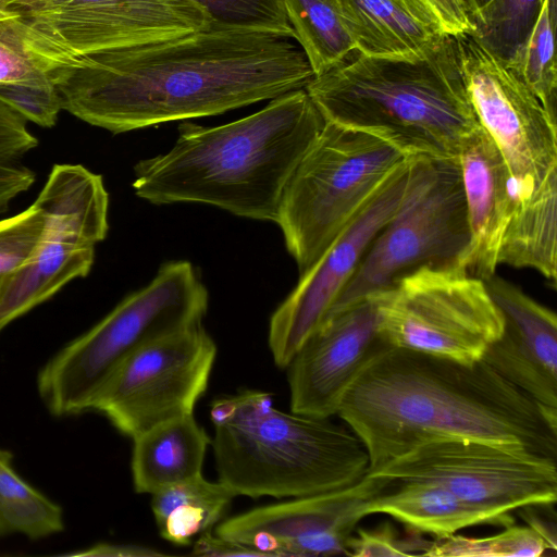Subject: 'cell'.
Segmentation results:
<instances>
[{
	"label": "cell",
	"mask_w": 557,
	"mask_h": 557,
	"mask_svg": "<svg viewBox=\"0 0 557 557\" xmlns=\"http://www.w3.org/2000/svg\"><path fill=\"white\" fill-rule=\"evenodd\" d=\"M63 528L61 507L25 482L12 467L11 453L0 449V535L38 540Z\"/></svg>",
	"instance_id": "obj_25"
},
{
	"label": "cell",
	"mask_w": 557,
	"mask_h": 557,
	"mask_svg": "<svg viewBox=\"0 0 557 557\" xmlns=\"http://www.w3.org/2000/svg\"><path fill=\"white\" fill-rule=\"evenodd\" d=\"M375 294L392 347L473 362L503 330L485 281L459 264L420 268Z\"/></svg>",
	"instance_id": "obj_10"
},
{
	"label": "cell",
	"mask_w": 557,
	"mask_h": 557,
	"mask_svg": "<svg viewBox=\"0 0 557 557\" xmlns=\"http://www.w3.org/2000/svg\"><path fill=\"white\" fill-rule=\"evenodd\" d=\"M336 416L364 444L369 472L442 440L557 459V409L540 404L483 360L462 362L392 347L358 376Z\"/></svg>",
	"instance_id": "obj_2"
},
{
	"label": "cell",
	"mask_w": 557,
	"mask_h": 557,
	"mask_svg": "<svg viewBox=\"0 0 557 557\" xmlns=\"http://www.w3.org/2000/svg\"><path fill=\"white\" fill-rule=\"evenodd\" d=\"M294 39L314 76L343 63L355 51L339 0H283Z\"/></svg>",
	"instance_id": "obj_24"
},
{
	"label": "cell",
	"mask_w": 557,
	"mask_h": 557,
	"mask_svg": "<svg viewBox=\"0 0 557 557\" xmlns=\"http://www.w3.org/2000/svg\"><path fill=\"white\" fill-rule=\"evenodd\" d=\"M234 493L219 480L202 474L152 494L151 509L160 535L176 545H189L211 531L230 507Z\"/></svg>",
	"instance_id": "obj_23"
},
{
	"label": "cell",
	"mask_w": 557,
	"mask_h": 557,
	"mask_svg": "<svg viewBox=\"0 0 557 557\" xmlns=\"http://www.w3.org/2000/svg\"><path fill=\"white\" fill-rule=\"evenodd\" d=\"M211 27L271 33L294 39L283 0H193Z\"/></svg>",
	"instance_id": "obj_29"
},
{
	"label": "cell",
	"mask_w": 557,
	"mask_h": 557,
	"mask_svg": "<svg viewBox=\"0 0 557 557\" xmlns=\"http://www.w3.org/2000/svg\"><path fill=\"white\" fill-rule=\"evenodd\" d=\"M210 418L219 481L235 496H309L369 472L368 450L346 423L281 411L265 392L215 399Z\"/></svg>",
	"instance_id": "obj_5"
},
{
	"label": "cell",
	"mask_w": 557,
	"mask_h": 557,
	"mask_svg": "<svg viewBox=\"0 0 557 557\" xmlns=\"http://www.w3.org/2000/svg\"><path fill=\"white\" fill-rule=\"evenodd\" d=\"M389 480L368 473L345 488L239 513L220 522L214 533L258 549L265 557L348 555L349 537L368 516L370 502Z\"/></svg>",
	"instance_id": "obj_14"
},
{
	"label": "cell",
	"mask_w": 557,
	"mask_h": 557,
	"mask_svg": "<svg viewBox=\"0 0 557 557\" xmlns=\"http://www.w3.org/2000/svg\"><path fill=\"white\" fill-rule=\"evenodd\" d=\"M429 27L451 36L473 28L469 0H395Z\"/></svg>",
	"instance_id": "obj_33"
},
{
	"label": "cell",
	"mask_w": 557,
	"mask_h": 557,
	"mask_svg": "<svg viewBox=\"0 0 557 557\" xmlns=\"http://www.w3.org/2000/svg\"><path fill=\"white\" fill-rule=\"evenodd\" d=\"M193 555L196 556H263L258 549L244 545L239 542L216 535L214 532L207 531L198 536L194 542Z\"/></svg>",
	"instance_id": "obj_36"
},
{
	"label": "cell",
	"mask_w": 557,
	"mask_h": 557,
	"mask_svg": "<svg viewBox=\"0 0 557 557\" xmlns=\"http://www.w3.org/2000/svg\"><path fill=\"white\" fill-rule=\"evenodd\" d=\"M470 242L459 159L412 157L399 209L374 237L331 309L386 289L423 267L465 268Z\"/></svg>",
	"instance_id": "obj_8"
},
{
	"label": "cell",
	"mask_w": 557,
	"mask_h": 557,
	"mask_svg": "<svg viewBox=\"0 0 557 557\" xmlns=\"http://www.w3.org/2000/svg\"><path fill=\"white\" fill-rule=\"evenodd\" d=\"M469 1H470L471 11H472V20H473L474 15L482 8H484L488 3L490 0H469Z\"/></svg>",
	"instance_id": "obj_39"
},
{
	"label": "cell",
	"mask_w": 557,
	"mask_h": 557,
	"mask_svg": "<svg viewBox=\"0 0 557 557\" xmlns=\"http://www.w3.org/2000/svg\"><path fill=\"white\" fill-rule=\"evenodd\" d=\"M546 550L544 540L529 525H508L485 537L448 535L432 541L423 556L431 557H539Z\"/></svg>",
	"instance_id": "obj_28"
},
{
	"label": "cell",
	"mask_w": 557,
	"mask_h": 557,
	"mask_svg": "<svg viewBox=\"0 0 557 557\" xmlns=\"http://www.w3.org/2000/svg\"><path fill=\"white\" fill-rule=\"evenodd\" d=\"M458 159L471 234L465 268L485 281L499 265L513 208L511 178L496 144L481 125L465 139Z\"/></svg>",
	"instance_id": "obj_18"
},
{
	"label": "cell",
	"mask_w": 557,
	"mask_h": 557,
	"mask_svg": "<svg viewBox=\"0 0 557 557\" xmlns=\"http://www.w3.org/2000/svg\"><path fill=\"white\" fill-rule=\"evenodd\" d=\"M411 160L387 178L271 315L268 343L277 367L287 368L334 305L374 237L399 209L410 183Z\"/></svg>",
	"instance_id": "obj_15"
},
{
	"label": "cell",
	"mask_w": 557,
	"mask_h": 557,
	"mask_svg": "<svg viewBox=\"0 0 557 557\" xmlns=\"http://www.w3.org/2000/svg\"><path fill=\"white\" fill-rule=\"evenodd\" d=\"M486 287L503 330L481 360L540 404L557 409V318L509 281L494 274Z\"/></svg>",
	"instance_id": "obj_17"
},
{
	"label": "cell",
	"mask_w": 557,
	"mask_h": 557,
	"mask_svg": "<svg viewBox=\"0 0 557 557\" xmlns=\"http://www.w3.org/2000/svg\"><path fill=\"white\" fill-rule=\"evenodd\" d=\"M37 145L27 121L0 99V165L20 161Z\"/></svg>",
	"instance_id": "obj_35"
},
{
	"label": "cell",
	"mask_w": 557,
	"mask_h": 557,
	"mask_svg": "<svg viewBox=\"0 0 557 557\" xmlns=\"http://www.w3.org/2000/svg\"><path fill=\"white\" fill-rule=\"evenodd\" d=\"M216 345L201 321L137 350L109 379L91 410L134 438L162 422L193 414L208 387Z\"/></svg>",
	"instance_id": "obj_12"
},
{
	"label": "cell",
	"mask_w": 557,
	"mask_h": 557,
	"mask_svg": "<svg viewBox=\"0 0 557 557\" xmlns=\"http://www.w3.org/2000/svg\"><path fill=\"white\" fill-rule=\"evenodd\" d=\"M34 202L44 212V231L32 256L0 282V331L86 276L109 231L102 176L81 164H55Z\"/></svg>",
	"instance_id": "obj_9"
},
{
	"label": "cell",
	"mask_w": 557,
	"mask_h": 557,
	"mask_svg": "<svg viewBox=\"0 0 557 557\" xmlns=\"http://www.w3.org/2000/svg\"><path fill=\"white\" fill-rule=\"evenodd\" d=\"M469 100L508 168L515 202L557 193V123L503 60L456 36Z\"/></svg>",
	"instance_id": "obj_11"
},
{
	"label": "cell",
	"mask_w": 557,
	"mask_h": 557,
	"mask_svg": "<svg viewBox=\"0 0 557 557\" xmlns=\"http://www.w3.org/2000/svg\"><path fill=\"white\" fill-rule=\"evenodd\" d=\"M386 513L419 533L436 539L478 524L508 527L515 523L509 513H496L470 504L448 488L423 480L391 479L373 497L368 515Z\"/></svg>",
	"instance_id": "obj_20"
},
{
	"label": "cell",
	"mask_w": 557,
	"mask_h": 557,
	"mask_svg": "<svg viewBox=\"0 0 557 557\" xmlns=\"http://www.w3.org/2000/svg\"><path fill=\"white\" fill-rule=\"evenodd\" d=\"M82 556H103V557H141V556H161L162 553L149 547L129 544H108L101 543L77 553Z\"/></svg>",
	"instance_id": "obj_38"
},
{
	"label": "cell",
	"mask_w": 557,
	"mask_h": 557,
	"mask_svg": "<svg viewBox=\"0 0 557 557\" xmlns=\"http://www.w3.org/2000/svg\"><path fill=\"white\" fill-rule=\"evenodd\" d=\"M555 503H535L520 507L523 519L545 542L546 549L556 552V518L554 510Z\"/></svg>",
	"instance_id": "obj_37"
},
{
	"label": "cell",
	"mask_w": 557,
	"mask_h": 557,
	"mask_svg": "<svg viewBox=\"0 0 557 557\" xmlns=\"http://www.w3.org/2000/svg\"><path fill=\"white\" fill-rule=\"evenodd\" d=\"M293 38L207 29L81 57L49 75L62 109L112 134L218 115L306 88Z\"/></svg>",
	"instance_id": "obj_1"
},
{
	"label": "cell",
	"mask_w": 557,
	"mask_h": 557,
	"mask_svg": "<svg viewBox=\"0 0 557 557\" xmlns=\"http://www.w3.org/2000/svg\"><path fill=\"white\" fill-rule=\"evenodd\" d=\"M0 99L27 122L52 127L62 109L60 95L50 77L40 84L2 83Z\"/></svg>",
	"instance_id": "obj_31"
},
{
	"label": "cell",
	"mask_w": 557,
	"mask_h": 557,
	"mask_svg": "<svg viewBox=\"0 0 557 557\" xmlns=\"http://www.w3.org/2000/svg\"><path fill=\"white\" fill-rule=\"evenodd\" d=\"M544 0H490L473 17L469 33L508 63L528 38Z\"/></svg>",
	"instance_id": "obj_27"
},
{
	"label": "cell",
	"mask_w": 557,
	"mask_h": 557,
	"mask_svg": "<svg viewBox=\"0 0 557 557\" xmlns=\"http://www.w3.org/2000/svg\"><path fill=\"white\" fill-rule=\"evenodd\" d=\"M87 0H0V25L10 28L48 71L90 53Z\"/></svg>",
	"instance_id": "obj_19"
},
{
	"label": "cell",
	"mask_w": 557,
	"mask_h": 557,
	"mask_svg": "<svg viewBox=\"0 0 557 557\" xmlns=\"http://www.w3.org/2000/svg\"><path fill=\"white\" fill-rule=\"evenodd\" d=\"M355 51L366 57H408L442 35L395 0H339Z\"/></svg>",
	"instance_id": "obj_22"
},
{
	"label": "cell",
	"mask_w": 557,
	"mask_h": 557,
	"mask_svg": "<svg viewBox=\"0 0 557 557\" xmlns=\"http://www.w3.org/2000/svg\"><path fill=\"white\" fill-rule=\"evenodd\" d=\"M389 348L375 293L330 309L286 368L292 411L336 416L349 387Z\"/></svg>",
	"instance_id": "obj_16"
},
{
	"label": "cell",
	"mask_w": 557,
	"mask_h": 557,
	"mask_svg": "<svg viewBox=\"0 0 557 557\" xmlns=\"http://www.w3.org/2000/svg\"><path fill=\"white\" fill-rule=\"evenodd\" d=\"M557 459L467 440L433 441L369 472L396 480H423L461 499L509 513L535 503H555Z\"/></svg>",
	"instance_id": "obj_13"
},
{
	"label": "cell",
	"mask_w": 557,
	"mask_h": 557,
	"mask_svg": "<svg viewBox=\"0 0 557 557\" xmlns=\"http://www.w3.org/2000/svg\"><path fill=\"white\" fill-rule=\"evenodd\" d=\"M409 158L375 136L325 121L290 176L278 208L276 224L299 277Z\"/></svg>",
	"instance_id": "obj_7"
},
{
	"label": "cell",
	"mask_w": 557,
	"mask_h": 557,
	"mask_svg": "<svg viewBox=\"0 0 557 557\" xmlns=\"http://www.w3.org/2000/svg\"><path fill=\"white\" fill-rule=\"evenodd\" d=\"M49 79V72L25 49L13 32L0 25V84H40Z\"/></svg>",
	"instance_id": "obj_34"
},
{
	"label": "cell",
	"mask_w": 557,
	"mask_h": 557,
	"mask_svg": "<svg viewBox=\"0 0 557 557\" xmlns=\"http://www.w3.org/2000/svg\"><path fill=\"white\" fill-rule=\"evenodd\" d=\"M432 541L423 539L422 533L410 529L400 536L389 522L373 529H359L347 542L348 555L356 557H398L424 555Z\"/></svg>",
	"instance_id": "obj_32"
},
{
	"label": "cell",
	"mask_w": 557,
	"mask_h": 557,
	"mask_svg": "<svg viewBox=\"0 0 557 557\" xmlns=\"http://www.w3.org/2000/svg\"><path fill=\"white\" fill-rule=\"evenodd\" d=\"M208 290L187 260L163 263L156 276L127 295L90 330L69 343L41 369L38 391L55 416L91 410L98 393L137 350L201 321Z\"/></svg>",
	"instance_id": "obj_6"
},
{
	"label": "cell",
	"mask_w": 557,
	"mask_h": 557,
	"mask_svg": "<svg viewBox=\"0 0 557 557\" xmlns=\"http://www.w3.org/2000/svg\"><path fill=\"white\" fill-rule=\"evenodd\" d=\"M556 18L557 0H544L528 38L507 63L554 119L557 100Z\"/></svg>",
	"instance_id": "obj_26"
},
{
	"label": "cell",
	"mask_w": 557,
	"mask_h": 557,
	"mask_svg": "<svg viewBox=\"0 0 557 557\" xmlns=\"http://www.w3.org/2000/svg\"><path fill=\"white\" fill-rule=\"evenodd\" d=\"M44 226V212L35 202L26 210L0 220V282L32 256Z\"/></svg>",
	"instance_id": "obj_30"
},
{
	"label": "cell",
	"mask_w": 557,
	"mask_h": 557,
	"mask_svg": "<svg viewBox=\"0 0 557 557\" xmlns=\"http://www.w3.org/2000/svg\"><path fill=\"white\" fill-rule=\"evenodd\" d=\"M324 123L305 88L227 124L183 122L168 152L135 164L132 186L153 205L205 203L276 223L284 189Z\"/></svg>",
	"instance_id": "obj_3"
},
{
	"label": "cell",
	"mask_w": 557,
	"mask_h": 557,
	"mask_svg": "<svg viewBox=\"0 0 557 557\" xmlns=\"http://www.w3.org/2000/svg\"><path fill=\"white\" fill-rule=\"evenodd\" d=\"M132 476L137 493L154 494L202 474L211 444L194 414L178 417L148 429L133 438Z\"/></svg>",
	"instance_id": "obj_21"
},
{
	"label": "cell",
	"mask_w": 557,
	"mask_h": 557,
	"mask_svg": "<svg viewBox=\"0 0 557 557\" xmlns=\"http://www.w3.org/2000/svg\"><path fill=\"white\" fill-rule=\"evenodd\" d=\"M305 89L325 121L375 136L407 157L458 158L480 125L451 35L408 57L358 53Z\"/></svg>",
	"instance_id": "obj_4"
}]
</instances>
